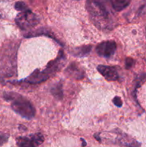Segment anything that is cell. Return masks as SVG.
I'll list each match as a JSON object with an SVG mask.
<instances>
[{"label": "cell", "mask_w": 146, "mask_h": 147, "mask_svg": "<svg viewBox=\"0 0 146 147\" xmlns=\"http://www.w3.org/2000/svg\"><path fill=\"white\" fill-rule=\"evenodd\" d=\"M110 4V0H87L86 3L90 19L101 30H110L113 28L114 20Z\"/></svg>", "instance_id": "cell-1"}, {"label": "cell", "mask_w": 146, "mask_h": 147, "mask_svg": "<svg viewBox=\"0 0 146 147\" xmlns=\"http://www.w3.org/2000/svg\"><path fill=\"white\" fill-rule=\"evenodd\" d=\"M64 53L62 50H60L57 58L50 61L44 70L41 71L39 69H36L24 81L29 84H39L45 81L64 65Z\"/></svg>", "instance_id": "cell-2"}, {"label": "cell", "mask_w": 146, "mask_h": 147, "mask_svg": "<svg viewBox=\"0 0 146 147\" xmlns=\"http://www.w3.org/2000/svg\"><path fill=\"white\" fill-rule=\"evenodd\" d=\"M19 44L9 42L2 50L0 61V74L4 78H11L17 73V53Z\"/></svg>", "instance_id": "cell-3"}, {"label": "cell", "mask_w": 146, "mask_h": 147, "mask_svg": "<svg viewBox=\"0 0 146 147\" xmlns=\"http://www.w3.org/2000/svg\"><path fill=\"white\" fill-rule=\"evenodd\" d=\"M4 98L11 102V109L15 113L27 119H31L35 115V109L31 103L18 93H4Z\"/></svg>", "instance_id": "cell-4"}, {"label": "cell", "mask_w": 146, "mask_h": 147, "mask_svg": "<svg viewBox=\"0 0 146 147\" xmlns=\"http://www.w3.org/2000/svg\"><path fill=\"white\" fill-rule=\"evenodd\" d=\"M15 22L20 29L27 30L36 27L40 22V18L31 10L27 9L19 13L16 17Z\"/></svg>", "instance_id": "cell-5"}, {"label": "cell", "mask_w": 146, "mask_h": 147, "mask_svg": "<svg viewBox=\"0 0 146 147\" xmlns=\"http://www.w3.org/2000/svg\"><path fill=\"white\" fill-rule=\"evenodd\" d=\"M18 147H37L44 142V136L42 134L37 133L27 136H19L17 139Z\"/></svg>", "instance_id": "cell-6"}, {"label": "cell", "mask_w": 146, "mask_h": 147, "mask_svg": "<svg viewBox=\"0 0 146 147\" xmlns=\"http://www.w3.org/2000/svg\"><path fill=\"white\" fill-rule=\"evenodd\" d=\"M117 49L115 42L113 40L104 41L97 45L96 47V53L97 55L103 57H110L114 55Z\"/></svg>", "instance_id": "cell-7"}, {"label": "cell", "mask_w": 146, "mask_h": 147, "mask_svg": "<svg viewBox=\"0 0 146 147\" xmlns=\"http://www.w3.org/2000/svg\"><path fill=\"white\" fill-rule=\"evenodd\" d=\"M97 70L105 78V80L108 81H115L119 78L117 69L112 66L100 65L97 66Z\"/></svg>", "instance_id": "cell-8"}, {"label": "cell", "mask_w": 146, "mask_h": 147, "mask_svg": "<svg viewBox=\"0 0 146 147\" xmlns=\"http://www.w3.org/2000/svg\"><path fill=\"white\" fill-rule=\"evenodd\" d=\"M115 133L117 134L116 138V143L118 144L122 145L126 147H140V144L134 139L130 137L126 134L123 133L121 131H115Z\"/></svg>", "instance_id": "cell-9"}, {"label": "cell", "mask_w": 146, "mask_h": 147, "mask_svg": "<svg viewBox=\"0 0 146 147\" xmlns=\"http://www.w3.org/2000/svg\"><path fill=\"white\" fill-rule=\"evenodd\" d=\"M66 74L72 78L76 80L82 79L84 76V72L82 67L75 62L72 63L65 70Z\"/></svg>", "instance_id": "cell-10"}, {"label": "cell", "mask_w": 146, "mask_h": 147, "mask_svg": "<svg viewBox=\"0 0 146 147\" xmlns=\"http://www.w3.org/2000/svg\"><path fill=\"white\" fill-rule=\"evenodd\" d=\"M41 35H44V36H47V37H51V38L54 39V40L57 42L58 43H60V42L57 40L55 37L54 36V34L52 32H51V31L47 29L44 28V27H42L41 29L40 30H37L35 31H32V32H29L27 33V34L24 35L25 37H37V36H41Z\"/></svg>", "instance_id": "cell-11"}, {"label": "cell", "mask_w": 146, "mask_h": 147, "mask_svg": "<svg viewBox=\"0 0 146 147\" xmlns=\"http://www.w3.org/2000/svg\"><path fill=\"white\" fill-rule=\"evenodd\" d=\"M131 0H110L111 7L115 11H120L130 4Z\"/></svg>", "instance_id": "cell-12"}, {"label": "cell", "mask_w": 146, "mask_h": 147, "mask_svg": "<svg viewBox=\"0 0 146 147\" xmlns=\"http://www.w3.org/2000/svg\"><path fill=\"white\" fill-rule=\"evenodd\" d=\"M91 49V45H83L73 49L71 53L72 55L76 57H84L90 53Z\"/></svg>", "instance_id": "cell-13"}, {"label": "cell", "mask_w": 146, "mask_h": 147, "mask_svg": "<svg viewBox=\"0 0 146 147\" xmlns=\"http://www.w3.org/2000/svg\"><path fill=\"white\" fill-rule=\"evenodd\" d=\"M52 94L58 100H61L63 97V91H62V83H58L54 85L51 89Z\"/></svg>", "instance_id": "cell-14"}, {"label": "cell", "mask_w": 146, "mask_h": 147, "mask_svg": "<svg viewBox=\"0 0 146 147\" xmlns=\"http://www.w3.org/2000/svg\"><path fill=\"white\" fill-rule=\"evenodd\" d=\"M14 7H15V9L17 11H20V12L29 9L27 4L24 2H23V1H17V2H16Z\"/></svg>", "instance_id": "cell-15"}, {"label": "cell", "mask_w": 146, "mask_h": 147, "mask_svg": "<svg viewBox=\"0 0 146 147\" xmlns=\"http://www.w3.org/2000/svg\"><path fill=\"white\" fill-rule=\"evenodd\" d=\"M135 65V60L131 57H127L125 60V67L126 69H130Z\"/></svg>", "instance_id": "cell-16"}, {"label": "cell", "mask_w": 146, "mask_h": 147, "mask_svg": "<svg viewBox=\"0 0 146 147\" xmlns=\"http://www.w3.org/2000/svg\"><path fill=\"white\" fill-rule=\"evenodd\" d=\"M8 139H9L8 135L0 132V146L3 145L4 144H5L6 142L8 141Z\"/></svg>", "instance_id": "cell-17"}, {"label": "cell", "mask_w": 146, "mask_h": 147, "mask_svg": "<svg viewBox=\"0 0 146 147\" xmlns=\"http://www.w3.org/2000/svg\"><path fill=\"white\" fill-rule=\"evenodd\" d=\"M113 101V103H114L116 106H117V107H122V106H123V101H122L121 98H120V97H118V96L114 97Z\"/></svg>", "instance_id": "cell-18"}, {"label": "cell", "mask_w": 146, "mask_h": 147, "mask_svg": "<svg viewBox=\"0 0 146 147\" xmlns=\"http://www.w3.org/2000/svg\"><path fill=\"white\" fill-rule=\"evenodd\" d=\"M82 146H86V142H85V141H84V140H83V139H82Z\"/></svg>", "instance_id": "cell-19"}, {"label": "cell", "mask_w": 146, "mask_h": 147, "mask_svg": "<svg viewBox=\"0 0 146 147\" xmlns=\"http://www.w3.org/2000/svg\"><path fill=\"white\" fill-rule=\"evenodd\" d=\"M77 1H78V0H77Z\"/></svg>", "instance_id": "cell-20"}]
</instances>
